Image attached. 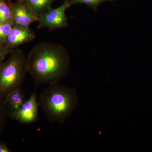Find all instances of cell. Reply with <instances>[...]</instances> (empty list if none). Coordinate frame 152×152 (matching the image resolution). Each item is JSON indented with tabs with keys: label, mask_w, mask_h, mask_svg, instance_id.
Wrapping results in <instances>:
<instances>
[{
	"label": "cell",
	"mask_w": 152,
	"mask_h": 152,
	"mask_svg": "<svg viewBox=\"0 0 152 152\" xmlns=\"http://www.w3.org/2000/svg\"><path fill=\"white\" fill-rule=\"evenodd\" d=\"M36 34L30 27H13L4 45L12 50L22 45L30 42L34 39Z\"/></svg>",
	"instance_id": "52a82bcc"
},
{
	"label": "cell",
	"mask_w": 152,
	"mask_h": 152,
	"mask_svg": "<svg viewBox=\"0 0 152 152\" xmlns=\"http://www.w3.org/2000/svg\"><path fill=\"white\" fill-rule=\"evenodd\" d=\"M116 0H69L71 7L77 4H86L95 12H97L98 7L104 2H115Z\"/></svg>",
	"instance_id": "8fae6325"
},
{
	"label": "cell",
	"mask_w": 152,
	"mask_h": 152,
	"mask_svg": "<svg viewBox=\"0 0 152 152\" xmlns=\"http://www.w3.org/2000/svg\"><path fill=\"white\" fill-rule=\"evenodd\" d=\"M69 57L61 44L42 42L36 45L27 57L28 73L36 85L58 83L67 75Z\"/></svg>",
	"instance_id": "6da1fadb"
},
{
	"label": "cell",
	"mask_w": 152,
	"mask_h": 152,
	"mask_svg": "<svg viewBox=\"0 0 152 152\" xmlns=\"http://www.w3.org/2000/svg\"><path fill=\"white\" fill-rule=\"evenodd\" d=\"M6 0H0V23L12 22L11 6L7 4Z\"/></svg>",
	"instance_id": "30bf717a"
},
{
	"label": "cell",
	"mask_w": 152,
	"mask_h": 152,
	"mask_svg": "<svg viewBox=\"0 0 152 152\" xmlns=\"http://www.w3.org/2000/svg\"><path fill=\"white\" fill-rule=\"evenodd\" d=\"M27 57L20 49L12 51L0 67V101L13 91L20 88L27 74Z\"/></svg>",
	"instance_id": "3957f363"
},
{
	"label": "cell",
	"mask_w": 152,
	"mask_h": 152,
	"mask_svg": "<svg viewBox=\"0 0 152 152\" xmlns=\"http://www.w3.org/2000/svg\"><path fill=\"white\" fill-rule=\"evenodd\" d=\"M25 0H19L18 1L19 2H24Z\"/></svg>",
	"instance_id": "2e32d148"
},
{
	"label": "cell",
	"mask_w": 152,
	"mask_h": 152,
	"mask_svg": "<svg viewBox=\"0 0 152 152\" xmlns=\"http://www.w3.org/2000/svg\"><path fill=\"white\" fill-rule=\"evenodd\" d=\"M11 51L12 50L8 48L5 46L2 47L0 45V67L4 62V60L6 57Z\"/></svg>",
	"instance_id": "5bb4252c"
},
{
	"label": "cell",
	"mask_w": 152,
	"mask_h": 152,
	"mask_svg": "<svg viewBox=\"0 0 152 152\" xmlns=\"http://www.w3.org/2000/svg\"><path fill=\"white\" fill-rule=\"evenodd\" d=\"M7 117L3 101H0V134L4 132L5 126L6 119Z\"/></svg>",
	"instance_id": "4fadbf2b"
},
{
	"label": "cell",
	"mask_w": 152,
	"mask_h": 152,
	"mask_svg": "<svg viewBox=\"0 0 152 152\" xmlns=\"http://www.w3.org/2000/svg\"><path fill=\"white\" fill-rule=\"evenodd\" d=\"M69 0H65L61 5L56 8L51 9L40 15L37 29L47 28L50 31L66 27L68 26V18L66 11L69 8Z\"/></svg>",
	"instance_id": "277c9868"
},
{
	"label": "cell",
	"mask_w": 152,
	"mask_h": 152,
	"mask_svg": "<svg viewBox=\"0 0 152 152\" xmlns=\"http://www.w3.org/2000/svg\"><path fill=\"white\" fill-rule=\"evenodd\" d=\"M38 100L36 91L25 100L15 121L23 124H31L39 119Z\"/></svg>",
	"instance_id": "8992f818"
},
{
	"label": "cell",
	"mask_w": 152,
	"mask_h": 152,
	"mask_svg": "<svg viewBox=\"0 0 152 152\" xmlns=\"http://www.w3.org/2000/svg\"><path fill=\"white\" fill-rule=\"evenodd\" d=\"M78 102L76 90L58 83L49 84L38 99L39 107L49 121L59 124H64L71 117Z\"/></svg>",
	"instance_id": "7a4b0ae2"
},
{
	"label": "cell",
	"mask_w": 152,
	"mask_h": 152,
	"mask_svg": "<svg viewBox=\"0 0 152 152\" xmlns=\"http://www.w3.org/2000/svg\"><path fill=\"white\" fill-rule=\"evenodd\" d=\"M54 0H25L29 9L36 15L39 17L52 8L51 5Z\"/></svg>",
	"instance_id": "9c48e42d"
},
{
	"label": "cell",
	"mask_w": 152,
	"mask_h": 152,
	"mask_svg": "<svg viewBox=\"0 0 152 152\" xmlns=\"http://www.w3.org/2000/svg\"><path fill=\"white\" fill-rule=\"evenodd\" d=\"M26 100L24 93L21 88L7 95L3 101L8 117L15 120Z\"/></svg>",
	"instance_id": "ba28073f"
},
{
	"label": "cell",
	"mask_w": 152,
	"mask_h": 152,
	"mask_svg": "<svg viewBox=\"0 0 152 152\" xmlns=\"http://www.w3.org/2000/svg\"><path fill=\"white\" fill-rule=\"evenodd\" d=\"M19 1V0H18V1Z\"/></svg>",
	"instance_id": "e0dca14e"
},
{
	"label": "cell",
	"mask_w": 152,
	"mask_h": 152,
	"mask_svg": "<svg viewBox=\"0 0 152 152\" xmlns=\"http://www.w3.org/2000/svg\"><path fill=\"white\" fill-rule=\"evenodd\" d=\"M12 151L9 148L7 144L4 142H0V152H11Z\"/></svg>",
	"instance_id": "9a60e30c"
},
{
	"label": "cell",
	"mask_w": 152,
	"mask_h": 152,
	"mask_svg": "<svg viewBox=\"0 0 152 152\" xmlns=\"http://www.w3.org/2000/svg\"><path fill=\"white\" fill-rule=\"evenodd\" d=\"M11 8L13 26L29 27L30 25L39 20L38 17L29 9L24 2L18 1L13 4Z\"/></svg>",
	"instance_id": "5b68a950"
},
{
	"label": "cell",
	"mask_w": 152,
	"mask_h": 152,
	"mask_svg": "<svg viewBox=\"0 0 152 152\" xmlns=\"http://www.w3.org/2000/svg\"><path fill=\"white\" fill-rule=\"evenodd\" d=\"M13 27L12 22L3 23H0V45L5 44Z\"/></svg>",
	"instance_id": "7c38bea8"
}]
</instances>
